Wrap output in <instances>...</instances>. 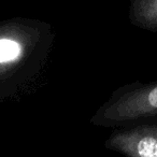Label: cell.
<instances>
[{
  "label": "cell",
  "mask_w": 157,
  "mask_h": 157,
  "mask_svg": "<svg viewBox=\"0 0 157 157\" xmlns=\"http://www.w3.org/2000/svg\"><path fill=\"white\" fill-rule=\"evenodd\" d=\"M103 122H127L143 116L157 115V84L123 95L100 113Z\"/></svg>",
  "instance_id": "6da1fadb"
},
{
  "label": "cell",
  "mask_w": 157,
  "mask_h": 157,
  "mask_svg": "<svg viewBox=\"0 0 157 157\" xmlns=\"http://www.w3.org/2000/svg\"><path fill=\"white\" fill-rule=\"evenodd\" d=\"M130 17L142 28L157 30V0L135 1L131 6Z\"/></svg>",
  "instance_id": "3957f363"
},
{
  "label": "cell",
  "mask_w": 157,
  "mask_h": 157,
  "mask_svg": "<svg viewBox=\"0 0 157 157\" xmlns=\"http://www.w3.org/2000/svg\"><path fill=\"white\" fill-rule=\"evenodd\" d=\"M112 147L129 157H157V127L137 128L114 137Z\"/></svg>",
  "instance_id": "7a4b0ae2"
},
{
  "label": "cell",
  "mask_w": 157,
  "mask_h": 157,
  "mask_svg": "<svg viewBox=\"0 0 157 157\" xmlns=\"http://www.w3.org/2000/svg\"><path fill=\"white\" fill-rule=\"evenodd\" d=\"M20 54V44L9 39H0V63L13 60L17 58Z\"/></svg>",
  "instance_id": "277c9868"
}]
</instances>
